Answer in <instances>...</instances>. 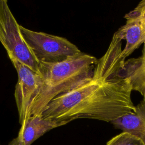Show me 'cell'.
<instances>
[{"instance_id":"1","label":"cell","mask_w":145,"mask_h":145,"mask_svg":"<svg viewBox=\"0 0 145 145\" xmlns=\"http://www.w3.org/2000/svg\"><path fill=\"white\" fill-rule=\"evenodd\" d=\"M122 40L114 33L93 75L70 91L53 99L44 109L45 118L67 123L78 118L108 122L134 111L132 89L123 72Z\"/></svg>"},{"instance_id":"2","label":"cell","mask_w":145,"mask_h":145,"mask_svg":"<svg viewBox=\"0 0 145 145\" xmlns=\"http://www.w3.org/2000/svg\"><path fill=\"white\" fill-rule=\"evenodd\" d=\"M96 57L81 52L67 59L54 63H39L41 86L34 101L31 116L41 114L45 107L55 97L82 84L93 72Z\"/></svg>"},{"instance_id":"3","label":"cell","mask_w":145,"mask_h":145,"mask_svg":"<svg viewBox=\"0 0 145 145\" xmlns=\"http://www.w3.org/2000/svg\"><path fill=\"white\" fill-rule=\"evenodd\" d=\"M25 42L37 61L54 63L62 62L82 52L64 37L36 32L20 25Z\"/></svg>"},{"instance_id":"4","label":"cell","mask_w":145,"mask_h":145,"mask_svg":"<svg viewBox=\"0 0 145 145\" xmlns=\"http://www.w3.org/2000/svg\"><path fill=\"white\" fill-rule=\"evenodd\" d=\"M0 42L11 56L38 72L39 62L25 42L6 0H0Z\"/></svg>"},{"instance_id":"5","label":"cell","mask_w":145,"mask_h":145,"mask_svg":"<svg viewBox=\"0 0 145 145\" xmlns=\"http://www.w3.org/2000/svg\"><path fill=\"white\" fill-rule=\"evenodd\" d=\"M18 76L15 87V99L21 125L31 117L32 104L36 99L41 86L40 75L16 58L8 56Z\"/></svg>"},{"instance_id":"6","label":"cell","mask_w":145,"mask_h":145,"mask_svg":"<svg viewBox=\"0 0 145 145\" xmlns=\"http://www.w3.org/2000/svg\"><path fill=\"white\" fill-rule=\"evenodd\" d=\"M124 25L114 33L121 40L125 41L121 57L124 59L145 43V0L140 1L133 10L124 16Z\"/></svg>"},{"instance_id":"7","label":"cell","mask_w":145,"mask_h":145,"mask_svg":"<svg viewBox=\"0 0 145 145\" xmlns=\"http://www.w3.org/2000/svg\"><path fill=\"white\" fill-rule=\"evenodd\" d=\"M67 123L66 122H58L45 118L41 114L33 115L21 124L17 137L22 140L24 145H31L49 130Z\"/></svg>"},{"instance_id":"8","label":"cell","mask_w":145,"mask_h":145,"mask_svg":"<svg viewBox=\"0 0 145 145\" xmlns=\"http://www.w3.org/2000/svg\"><path fill=\"white\" fill-rule=\"evenodd\" d=\"M111 123L116 129L137 137L145 144V96L135 106L133 112L115 120Z\"/></svg>"},{"instance_id":"9","label":"cell","mask_w":145,"mask_h":145,"mask_svg":"<svg viewBox=\"0 0 145 145\" xmlns=\"http://www.w3.org/2000/svg\"><path fill=\"white\" fill-rule=\"evenodd\" d=\"M143 45L141 56L125 60L122 70L132 91L138 92L143 97L145 96V43Z\"/></svg>"},{"instance_id":"10","label":"cell","mask_w":145,"mask_h":145,"mask_svg":"<svg viewBox=\"0 0 145 145\" xmlns=\"http://www.w3.org/2000/svg\"><path fill=\"white\" fill-rule=\"evenodd\" d=\"M106 145H145V144L137 137L122 131L110 139Z\"/></svg>"},{"instance_id":"11","label":"cell","mask_w":145,"mask_h":145,"mask_svg":"<svg viewBox=\"0 0 145 145\" xmlns=\"http://www.w3.org/2000/svg\"><path fill=\"white\" fill-rule=\"evenodd\" d=\"M8 145H24L22 140L19 138L16 137L14 138L11 141H10Z\"/></svg>"}]
</instances>
